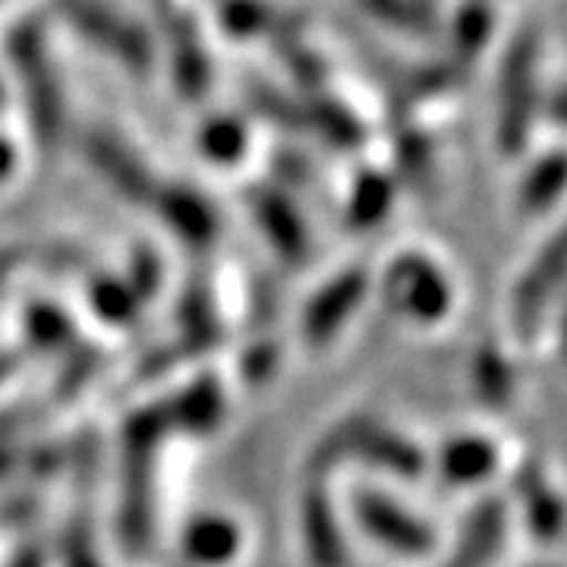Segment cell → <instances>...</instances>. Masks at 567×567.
I'll use <instances>...</instances> for the list:
<instances>
[]
</instances>
